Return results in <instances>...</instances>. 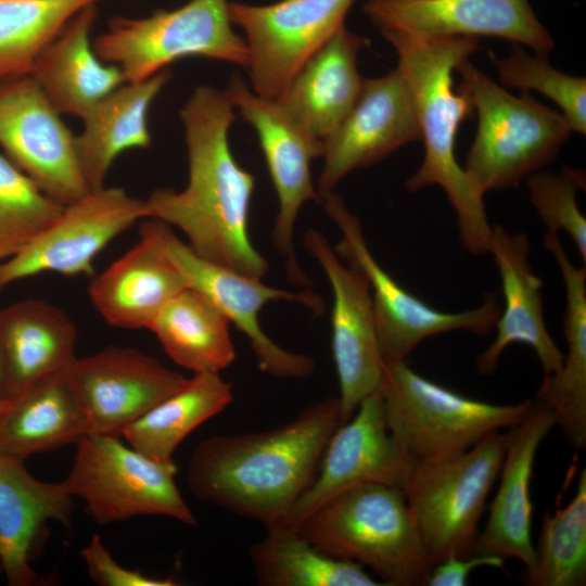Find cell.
Returning a JSON list of instances; mask_svg holds the SVG:
<instances>
[{
	"mask_svg": "<svg viewBox=\"0 0 586 586\" xmlns=\"http://www.w3.org/2000/svg\"><path fill=\"white\" fill-rule=\"evenodd\" d=\"M73 498L63 482L40 481L25 461L0 455V564L10 586L39 584L35 552L48 522L71 525Z\"/></svg>",
	"mask_w": 586,
	"mask_h": 586,
	"instance_id": "23",
	"label": "cell"
},
{
	"mask_svg": "<svg viewBox=\"0 0 586 586\" xmlns=\"http://www.w3.org/2000/svg\"><path fill=\"white\" fill-rule=\"evenodd\" d=\"M232 402V385L219 373H194L182 387L131 423L122 436L154 460L173 461L183 440Z\"/></svg>",
	"mask_w": 586,
	"mask_h": 586,
	"instance_id": "32",
	"label": "cell"
},
{
	"mask_svg": "<svg viewBox=\"0 0 586 586\" xmlns=\"http://www.w3.org/2000/svg\"><path fill=\"white\" fill-rule=\"evenodd\" d=\"M0 398L8 399L5 369H4V360H3L1 341H0Z\"/></svg>",
	"mask_w": 586,
	"mask_h": 586,
	"instance_id": "41",
	"label": "cell"
},
{
	"mask_svg": "<svg viewBox=\"0 0 586 586\" xmlns=\"http://www.w3.org/2000/svg\"><path fill=\"white\" fill-rule=\"evenodd\" d=\"M544 245L555 257L565 289L563 334L568 352L561 369L544 374L535 403L547 409L568 443L586 447V265L576 267L558 233L547 231Z\"/></svg>",
	"mask_w": 586,
	"mask_h": 586,
	"instance_id": "26",
	"label": "cell"
},
{
	"mask_svg": "<svg viewBox=\"0 0 586 586\" xmlns=\"http://www.w3.org/2000/svg\"><path fill=\"white\" fill-rule=\"evenodd\" d=\"M263 586H378L356 562L329 556L294 530H271L249 549Z\"/></svg>",
	"mask_w": 586,
	"mask_h": 586,
	"instance_id": "33",
	"label": "cell"
},
{
	"mask_svg": "<svg viewBox=\"0 0 586 586\" xmlns=\"http://www.w3.org/2000/svg\"><path fill=\"white\" fill-rule=\"evenodd\" d=\"M488 253L499 272L504 308L494 327L495 339L476 359L477 372L493 373L507 347L521 343L533 348L544 374L557 373L562 367L564 354L545 322L543 281L532 268L527 235L510 232L496 225L492 228Z\"/></svg>",
	"mask_w": 586,
	"mask_h": 586,
	"instance_id": "21",
	"label": "cell"
},
{
	"mask_svg": "<svg viewBox=\"0 0 586 586\" xmlns=\"http://www.w3.org/2000/svg\"><path fill=\"white\" fill-rule=\"evenodd\" d=\"M525 179L530 201L547 231L564 230L586 265V218L576 201L577 191L585 188V173L564 167L560 174L538 170Z\"/></svg>",
	"mask_w": 586,
	"mask_h": 586,
	"instance_id": "38",
	"label": "cell"
},
{
	"mask_svg": "<svg viewBox=\"0 0 586 586\" xmlns=\"http://www.w3.org/2000/svg\"><path fill=\"white\" fill-rule=\"evenodd\" d=\"M356 0L229 2L232 24L245 35L253 91L278 100L305 62L342 26Z\"/></svg>",
	"mask_w": 586,
	"mask_h": 586,
	"instance_id": "12",
	"label": "cell"
},
{
	"mask_svg": "<svg viewBox=\"0 0 586 586\" xmlns=\"http://www.w3.org/2000/svg\"><path fill=\"white\" fill-rule=\"evenodd\" d=\"M97 16V4L77 13L39 53L29 73L61 115L81 118L126 82L120 68L103 62L93 50Z\"/></svg>",
	"mask_w": 586,
	"mask_h": 586,
	"instance_id": "27",
	"label": "cell"
},
{
	"mask_svg": "<svg viewBox=\"0 0 586 586\" xmlns=\"http://www.w3.org/2000/svg\"><path fill=\"white\" fill-rule=\"evenodd\" d=\"M420 140L412 94L402 73L395 68L382 77L365 79L348 114L322 141L323 167L316 188L319 200L352 171Z\"/></svg>",
	"mask_w": 586,
	"mask_h": 586,
	"instance_id": "18",
	"label": "cell"
},
{
	"mask_svg": "<svg viewBox=\"0 0 586 586\" xmlns=\"http://www.w3.org/2000/svg\"><path fill=\"white\" fill-rule=\"evenodd\" d=\"M381 36L397 53V69L412 94L424 156L407 180L409 191L441 187L457 217L459 240L472 255L488 253L492 228L484 193L456 157V136L461 123L473 115L469 95L454 90L456 66L479 49L475 37H433L400 31Z\"/></svg>",
	"mask_w": 586,
	"mask_h": 586,
	"instance_id": "3",
	"label": "cell"
},
{
	"mask_svg": "<svg viewBox=\"0 0 586 586\" xmlns=\"http://www.w3.org/2000/svg\"><path fill=\"white\" fill-rule=\"evenodd\" d=\"M321 201L341 231L335 253L368 280L384 362L406 360L422 341L441 333L463 330L482 336L494 329L501 310L495 294H487L480 306L464 311H443L430 306L403 288L378 263L359 219L337 194L332 192Z\"/></svg>",
	"mask_w": 586,
	"mask_h": 586,
	"instance_id": "10",
	"label": "cell"
},
{
	"mask_svg": "<svg viewBox=\"0 0 586 586\" xmlns=\"http://www.w3.org/2000/svg\"><path fill=\"white\" fill-rule=\"evenodd\" d=\"M8 399L65 370L76 358L77 329L58 306L37 298L0 309Z\"/></svg>",
	"mask_w": 586,
	"mask_h": 586,
	"instance_id": "29",
	"label": "cell"
},
{
	"mask_svg": "<svg viewBox=\"0 0 586 586\" xmlns=\"http://www.w3.org/2000/svg\"><path fill=\"white\" fill-rule=\"evenodd\" d=\"M229 323L208 298L187 288L165 305L149 330L178 366L194 373H219L235 358Z\"/></svg>",
	"mask_w": 586,
	"mask_h": 586,
	"instance_id": "31",
	"label": "cell"
},
{
	"mask_svg": "<svg viewBox=\"0 0 586 586\" xmlns=\"http://www.w3.org/2000/svg\"><path fill=\"white\" fill-rule=\"evenodd\" d=\"M553 426L551 413L533 399L526 416L505 432L500 482L488 508L487 522L477 535L474 553L517 559L525 571L533 568L531 480L538 447Z\"/></svg>",
	"mask_w": 586,
	"mask_h": 586,
	"instance_id": "22",
	"label": "cell"
},
{
	"mask_svg": "<svg viewBox=\"0 0 586 586\" xmlns=\"http://www.w3.org/2000/svg\"><path fill=\"white\" fill-rule=\"evenodd\" d=\"M139 230L149 234L177 266L188 288L208 298L247 337L263 372L284 379H301L313 373V358L275 343L263 330L259 313L271 301L286 300L320 314L324 304L318 295L313 291L294 293L272 288L258 278L202 258L163 221L148 220Z\"/></svg>",
	"mask_w": 586,
	"mask_h": 586,
	"instance_id": "11",
	"label": "cell"
},
{
	"mask_svg": "<svg viewBox=\"0 0 586 586\" xmlns=\"http://www.w3.org/2000/svg\"><path fill=\"white\" fill-rule=\"evenodd\" d=\"M322 552L369 568L382 585H425L426 552L402 488L366 483L314 510L295 530Z\"/></svg>",
	"mask_w": 586,
	"mask_h": 586,
	"instance_id": "4",
	"label": "cell"
},
{
	"mask_svg": "<svg viewBox=\"0 0 586 586\" xmlns=\"http://www.w3.org/2000/svg\"><path fill=\"white\" fill-rule=\"evenodd\" d=\"M456 72L477 113V129L463 169L484 194L517 187L548 165L573 131L562 113L527 91L512 95L468 59Z\"/></svg>",
	"mask_w": 586,
	"mask_h": 586,
	"instance_id": "5",
	"label": "cell"
},
{
	"mask_svg": "<svg viewBox=\"0 0 586 586\" xmlns=\"http://www.w3.org/2000/svg\"><path fill=\"white\" fill-rule=\"evenodd\" d=\"M387 429L413 461L467 450L519 423L533 399L496 405L467 397L415 371L406 360L385 362L380 387Z\"/></svg>",
	"mask_w": 586,
	"mask_h": 586,
	"instance_id": "6",
	"label": "cell"
},
{
	"mask_svg": "<svg viewBox=\"0 0 586 586\" xmlns=\"http://www.w3.org/2000/svg\"><path fill=\"white\" fill-rule=\"evenodd\" d=\"M63 208L0 154V262L22 251Z\"/></svg>",
	"mask_w": 586,
	"mask_h": 586,
	"instance_id": "36",
	"label": "cell"
},
{
	"mask_svg": "<svg viewBox=\"0 0 586 586\" xmlns=\"http://www.w3.org/2000/svg\"><path fill=\"white\" fill-rule=\"evenodd\" d=\"M146 218L144 200L103 187L64 206L29 244L0 262V291L42 272L93 276L97 255L117 235Z\"/></svg>",
	"mask_w": 586,
	"mask_h": 586,
	"instance_id": "15",
	"label": "cell"
},
{
	"mask_svg": "<svg viewBox=\"0 0 586 586\" xmlns=\"http://www.w3.org/2000/svg\"><path fill=\"white\" fill-rule=\"evenodd\" d=\"M505 559L500 557L473 553L467 557L448 556L432 566L425 585L428 586H464L470 573L480 566L505 568Z\"/></svg>",
	"mask_w": 586,
	"mask_h": 586,
	"instance_id": "40",
	"label": "cell"
},
{
	"mask_svg": "<svg viewBox=\"0 0 586 586\" xmlns=\"http://www.w3.org/2000/svg\"><path fill=\"white\" fill-rule=\"evenodd\" d=\"M535 561L524 571L531 586H584L586 584V470L579 472L574 497L553 512L546 511Z\"/></svg>",
	"mask_w": 586,
	"mask_h": 586,
	"instance_id": "34",
	"label": "cell"
},
{
	"mask_svg": "<svg viewBox=\"0 0 586 586\" xmlns=\"http://www.w3.org/2000/svg\"><path fill=\"white\" fill-rule=\"evenodd\" d=\"M304 244L326 273L333 294L332 353L340 386L341 424L364 398L380 391L384 374L369 283L355 266H345L318 230L309 229Z\"/></svg>",
	"mask_w": 586,
	"mask_h": 586,
	"instance_id": "16",
	"label": "cell"
},
{
	"mask_svg": "<svg viewBox=\"0 0 586 586\" xmlns=\"http://www.w3.org/2000/svg\"><path fill=\"white\" fill-rule=\"evenodd\" d=\"M95 54L118 66L126 82L144 80L175 61L200 56L246 67L249 48L233 29L228 0H190L149 16H114L92 42Z\"/></svg>",
	"mask_w": 586,
	"mask_h": 586,
	"instance_id": "8",
	"label": "cell"
},
{
	"mask_svg": "<svg viewBox=\"0 0 586 586\" xmlns=\"http://www.w3.org/2000/svg\"><path fill=\"white\" fill-rule=\"evenodd\" d=\"M76 444L63 484L73 497L85 501L95 523L162 515L196 524L175 482L174 461L154 460L125 445L119 436L87 434Z\"/></svg>",
	"mask_w": 586,
	"mask_h": 586,
	"instance_id": "9",
	"label": "cell"
},
{
	"mask_svg": "<svg viewBox=\"0 0 586 586\" xmlns=\"http://www.w3.org/2000/svg\"><path fill=\"white\" fill-rule=\"evenodd\" d=\"M0 574H2V571H1V564H0Z\"/></svg>",
	"mask_w": 586,
	"mask_h": 586,
	"instance_id": "43",
	"label": "cell"
},
{
	"mask_svg": "<svg viewBox=\"0 0 586 586\" xmlns=\"http://www.w3.org/2000/svg\"><path fill=\"white\" fill-rule=\"evenodd\" d=\"M340 425L339 397L329 396L277 428L207 437L190 456L187 486L202 501L267 531L280 528L314 482Z\"/></svg>",
	"mask_w": 586,
	"mask_h": 586,
	"instance_id": "2",
	"label": "cell"
},
{
	"mask_svg": "<svg viewBox=\"0 0 586 586\" xmlns=\"http://www.w3.org/2000/svg\"><path fill=\"white\" fill-rule=\"evenodd\" d=\"M365 42L342 26L305 62L276 100L321 142L342 123L360 94L365 79L357 56Z\"/></svg>",
	"mask_w": 586,
	"mask_h": 586,
	"instance_id": "25",
	"label": "cell"
},
{
	"mask_svg": "<svg viewBox=\"0 0 586 586\" xmlns=\"http://www.w3.org/2000/svg\"><path fill=\"white\" fill-rule=\"evenodd\" d=\"M171 77L169 68L136 82H124L97 102L82 117L75 136L76 155L90 191L104 187L115 158L129 149L149 148L151 104Z\"/></svg>",
	"mask_w": 586,
	"mask_h": 586,
	"instance_id": "28",
	"label": "cell"
},
{
	"mask_svg": "<svg viewBox=\"0 0 586 586\" xmlns=\"http://www.w3.org/2000/svg\"><path fill=\"white\" fill-rule=\"evenodd\" d=\"M412 464L387 429L378 391L364 398L352 418L335 430L314 482L280 528L295 530L326 501L360 484L381 483L402 488Z\"/></svg>",
	"mask_w": 586,
	"mask_h": 586,
	"instance_id": "19",
	"label": "cell"
},
{
	"mask_svg": "<svg viewBox=\"0 0 586 586\" xmlns=\"http://www.w3.org/2000/svg\"><path fill=\"white\" fill-rule=\"evenodd\" d=\"M489 56L497 69L499 80L507 87L535 90L552 100L573 131L586 133V80L564 74L555 68L543 55H530L514 43L504 59Z\"/></svg>",
	"mask_w": 586,
	"mask_h": 586,
	"instance_id": "37",
	"label": "cell"
},
{
	"mask_svg": "<svg viewBox=\"0 0 586 586\" xmlns=\"http://www.w3.org/2000/svg\"><path fill=\"white\" fill-rule=\"evenodd\" d=\"M0 146L56 203L66 206L90 192L75 135L30 74L0 79Z\"/></svg>",
	"mask_w": 586,
	"mask_h": 586,
	"instance_id": "13",
	"label": "cell"
},
{
	"mask_svg": "<svg viewBox=\"0 0 586 586\" xmlns=\"http://www.w3.org/2000/svg\"><path fill=\"white\" fill-rule=\"evenodd\" d=\"M8 399H2L0 398V416L2 415V412L4 411L7 405H8Z\"/></svg>",
	"mask_w": 586,
	"mask_h": 586,
	"instance_id": "42",
	"label": "cell"
},
{
	"mask_svg": "<svg viewBox=\"0 0 586 586\" xmlns=\"http://www.w3.org/2000/svg\"><path fill=\"white\" fill-rule=\"evenodd\" d=\"M364 13L380 33L498 37L543 56L555 47L527 0H367Z\"/></svg>",
	"mask_w": 586,
	"mask_h": 586,
	"instance_id": "20",
	"label": "cell"
},
{
	"mask_svg": "<svg viewBox=\"0 0 586 586\" xmlns=\"http://www.w3.org/2000/svg\"><path fill=\"white\" fill-rule=\"evenodd\" d=\"M8 400L0 416V455L25 461L29 456L76 444L88 434L86 417L65 370Z\"/></svg>",
	"mask_w": 586,
	"mask_h": 586,
	"instance_id": "30",
	"label": "cell"
},
{
	"mask_svg": "<svg viewBox=\"0 0 586 586\" xmlns=\"http://www.w3.org/2000/svg\"><path fill=\"white\" fill-rule=\"evenodd\" d=\"M139 242L102 272L92 277L90 300L111 326L149 329L158 313L188 288L170 258L145 232Z\"/></svg>",
	"mask_w": 586,
	"mask_h": 586,
	"instance_id": "24",
	"label": "cell"
},
{
	"mask_svg": "<svg viewBox=\"0 0 586 586\" xmlns=\"http://www.w3.org/2000/svg\"><path fill=\"white\" fill-rule=\"evenodd\" d=\"M89 577L101 586H175L171 577H154L139 570L122 566L105 547L98 534L91 536L81 550Z\"/></svg>",
	"mask_w": 586,
	"mask_h": 586,
	"instance_id": "39",
	"label": "cell"
},
{
	"mask_svg": "<svg viewBox=\"0 0 586 586\" xmlns=\"http://www.w3.org/2000/svg\"><path fill=\"white\" fill-rule=\"evenodd\" d=\"M505 449L499 431L467 450L413 462L402 489L431 568L448 556L474 553Z\"/></svg>",
	"mask_w": 586,
	"mask_h": 586,
	"instance_id": "7",
	"label": "cell"
},
{
	"mask_svg": "<svg viewBox=\"0 0 586 586\" xmlns=\"http://www.w3.org/2000/svg\"><path fill=\"white\" fill-rule=\"evenodd\" d=\"M86 417L88 434L123 432L188 379L132 347L107 346L65 369Z\"/></svg>",
	"mask_w": 586,
	"mask_h": 586,
	"instance_id": "17",
	"label": "cell"
},
{
	"mask_svg": "<svg viewBox=\"0 0 586 586\" xmlns=\"http://www.w3.org/2000/svg\"><path fill=\"white\" fill-rule=\"evenodd\" d=\"M100 0H0V79L29 74L39 53Z\"/></svg>",
	"mask_w": 586,
	"mask_h": 586,
	"instance_id": "35",
	"label": "cell"
},
{
	"mask_svg": "<svg viewBox=\"0 0 586 586\" xmlns=\"http://www.w3.org/2000/svg\"><path fill=\"white\" fill-rule=\"evenodd\" d=\"M226 92L257 133L278 198L273 245L284 260L289 280L311 291V281L295 254L294 227L302 206L307 201H320L311 181L310 164L322 155V142L293 120L276 100L251 90L239 75L231 77Z\"/></svg>",
	"mask_w": 586,
	"mask_h": 586,
	"instance_id": "14",
	"label": "cell"
},
{
	"mask_svg": "<svg viewBox=\"0 0 586 586\" xmlns=\"http://www.w3.org/2000/svg\"><path fill=\"white\" fill-rule=\"evenodd\" d=\"M234 110L226 90L194 89L180 110L188 183L181 191L154 190L144 200L145 215L179 228L202 258L262 279L269 265L249 234L255 178L237 162L229 144Z\"/></svg>",
	"mask_w": 586,
	"mask_h": 586,
	"instance_id": "1",
	"label": "cell"
}]
</instances>
